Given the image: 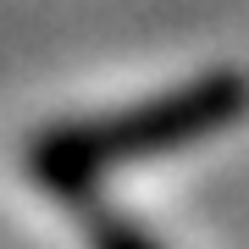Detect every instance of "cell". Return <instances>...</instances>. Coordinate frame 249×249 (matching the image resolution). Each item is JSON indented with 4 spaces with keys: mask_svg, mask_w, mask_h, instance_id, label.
I'll return each instance as SVG.
<instances>
[{
    "mask_svg": "<svg viewBox=\"0 0 249 249\" xmlns=\"http://www.w3.org/2000/svg\"><path fill=\"white\" fill-rule=\"evenodd\" d=\"M89 249H160L144 227L122 222V216H94V232H89Z\"/></svg>",
    "mask_w": 249,
    "mask_h": 249,
    "instance_id": "7a4b0ae2",
    "label": "cell"
},
{
    "mask_svg": "<svg viewBox=\"0 0 249 249\" xmlns=\"http://www.w3.org/2000/svg\"><path fill=\"white\" fill-rule=\"evenodd\" d=\"M249 111V78L244 72H205L183 89L150 94L139 106H122L94 122H67L34 139L28 150V178L61 199H83L111 172L133 166L150 155H172L188 144L232 127Z\"/></svg>",
    "mask_w": 249,
    "mask_h": 249,
    "instance_id": "6da1fadb",
    "label": "cell"
}]
</instances>
